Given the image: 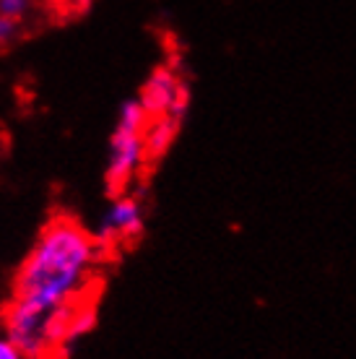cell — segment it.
<instances>
[{
    "mask_svg": "<svg viewBox=\"0 0 356 359\" xmlns=\"http://www.w3.org/2000/svg\"><path fill=\"white\" fill-rule=\"evenodd\" d=\"M0 359H27V354L21 351V346H18L6 331H0Z\"/></svg>",
    "mask_w": 356,
    "mask_h": 359,
    "instance_id": "ba28073f",
    "label": "cell"
},
{
    "mask_svg": "<svg viewBox=\"0 0 356 359\" xmlns=\"http://www.w3.org/2000/svg\"><path fill=\"white\" fill-rule=\"evenodd\" d=\"M32 8H34V0H0V13L18 18V21L27 16Z\"/></svg>",
    "mask_w": 356,
    "mask_h": 359,
    "instance_id": "52a82bcc",
    "label": "cell"
},
{
    "mask_svg": "<svg viewBox=\"0 0 356 359\" xmlns=\"http://www.w3.org/2000/svg\"><path fill=\"white\" fill-rule=\"evenodd\" d=\"M138 102L149 112V117H177V120H182L187 112V86L182 83L177 71H172L170 65H159L146 79L141 94H138Z\"/></svg>",
    "mask_w": 356,
    "mask_h": 359,
    "instance_id": "3957f363",
    "label": "cell"
},
{
    "mask_svg": "<svg viewBox=\"0 0 356 359\" xmlns=\"http://www.w3.org/2000/svg\"><path fill=\"white\" fill-rule=\"evenodd\" d=\"M146 123H149V112L143 109L138 97L123 102V107L117 112L115 133L109 138L107 172H104V182L112 196L128 193L141 170L149 164V154L143 144Z\"/></svg>",
    "mask_w": 356,
    "mask_h": 359,
    "instance_id": "7a4b0ae2",
    "label": "cell"
},
{
    "mask_svg": "<svg viewBox=\"0 0 356 359\" xmlns=\"http://www.w3.org/2000/svg\"><path fill=\"white\" fill-rule=\"evenodd\" d=\"M143 232V206L130 193L115 196L104 211V219L97 229V240L102 245L128 243Z\"/></svg>",
    "mask_w": 356,
    "mask_h": 359,
    "instance_id": "277c9868",
    "label": "cell"
},
{
    "mask_svg": "<svg viewBox=\"0 0 356 359\" xmlns=\"http://www.w3.org/2000/svg\"><path fill=\"white\" fill-rule=\"evenodd\" d=\"M57 6H81V3H86V0H55Z\"/></svg>",
    "mask_w": 356,
    "mask_h": 359,
    "instance_id": "9c48e42d",
    "label": "cell"
},
{
    "mask_svg": "<svg viewBox=\"0 0 356 359\" xmlns=\"http://www.w3.org/2000/svg\"><path fill=\"white\" fill-rule=\"evenodd\" d=\"M18 34H21V21L0 13V50L13 45V42L18 39Z\"/></svg>",
    "mask_w": 356,
    "mask_h": 359,
    "instance_id": "8992f818",
    "label": "cell"
},
{
    "mask_svg": "<svg viewBox=\"0 0 356 359\" xmlns=\"http://www.w3.org/2000/svg\"><path fill=\"white\" fill-rule=\"evenodd\" d=\"M179 123L182 120H177V117H149V123L143 128V144H146L149 162L159 159L161 154L170 149L179 130Z\"/></svg>",
    "mask_w": 356,
    "mask_h": 359,
    "instance_id": "5b68a950",
    "label": "cell"
},
{
    "mask_svg": "<svg viewBox=\"0 0 356 359\" xmlns=\"http://www.w3.org/2000/svg\"><path fill=\"white\" fill-rule=\"evenodd\" d=\"M102 250L97 234L62 214L53 216L36 234L3 310V331L27 357H47L71 339L81 297L97 276Z\"/></svg>",
    "mask_w": 356,
    "mask_h": 359,
    "instance_id": "6da1fadb",
    "label": "cell"
},
{
    "mask_svg": "<svg viewBox=\"0 0 356 359\" xmlns=\"http://www.w3.org/2000/svg\"><path fill=\"white\" fill-rule=\"evenodd\" d=\"M27 359H47V357H27Z\"/></svg>",
    "mask_w": 356,
    "mask_h": 359,
    "instance_id": "30bf717a",
    "label": "cell"
}]
</instances>
